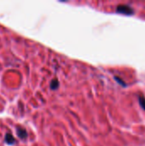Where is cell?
Listing matches in <instances>:
<instances>
[{
	"label": "cell",
	"mask_w": 145,
	"mask_h": 146,
	"mask_svg": "<svg viewBox=\"0 0 145 146\" xmlns=\"http://www.w3.org/2000/svg\"><path fill=\"white\" fill-rule=\"evenodd\" d=\"M4 141L8 145H14L15 143H16L15 139L13 137V135L10 133H7L5 134V136H4Z\"/></svg>",
	"instance_id": "3957f363"
},
{
	"label": "cell",
	"mask_w": 145,
	"mask_h": 146,
	"mask_svg": "<svg viewBox=\"0 0 145 146\" xmlns=\"http://www.w3.org/2000/svg\"><path fill=\"white\" fill-rule=\"evenodd\" d=\"M138 101H139V104L142 107V109L145 111V98L144 96H139L138 98Z\"/></svg>",
	"instance_id": "5b68a950"
},
{
	"label": "cell",
	"mask_w": 145,
	"mask_h": 146,
	"mask_svg": "<svg viewBox=\"0 0 145 146\" xmlns=\"http://www.w3.org/2000/svg\"><path fill=\"white\" fill-rule=\"evenodd\" d=\"M115 80H116V81H117V82H118L120 85H121L122 86H126V83H125V82H124V81H123L121 79H120L119 77L115 76Z\"/></svg>",
	"instance_id": "8992f818"
},
{
	"label": "cell",
	"mask_w": 145,
	"mask_h": 146,
	"mask_svg": "<svg viewBox=\"0 0 145 146\" xmlns=\"http://www.w3.org/2000/svg\"><path fill=\"white\" fill-rule=\"evenodd\" d=\"M59 86H60L59 80H58L56 78H55V79H53V80H51L50 85V87L51 90H56V89H58Z\"/></svg>",
	"instance_id": "277c9868"
},
{
	"label": "cell",
	"mask_w": 145,
	"mask_h": 146,
	"mask_svg": "<svg viewBox=\"0 0 145 146\" xmlns=\"http://www.w3.org/2000/svg\"><path fill=\"white\" fill-rule=\"evenodd\" d=\"M116 11L118 13L123 14V15H132L134 14V10L132 8H131L130 6L126 5V4H120L117 6Z\"/></svg>",
	"instance_id": "6da1fadb"
},
{
	"label": "cell",
	"mask_w": 145,
	"mask_h": 146,
	"mask_svg": "<svg viewBox=\"0 0 145 146\" xmlns=\"http://www.w3.org/2000/svg\"><path fill=\"white\" fill-rule=\"evenodd\" d=\"M16 134L21 139H26L27 138V135H28L26 130L23 127H21V126L16 127Z\"/></svg>",
	"instance_id": "7a4b0ae2"
}]
</instances>
